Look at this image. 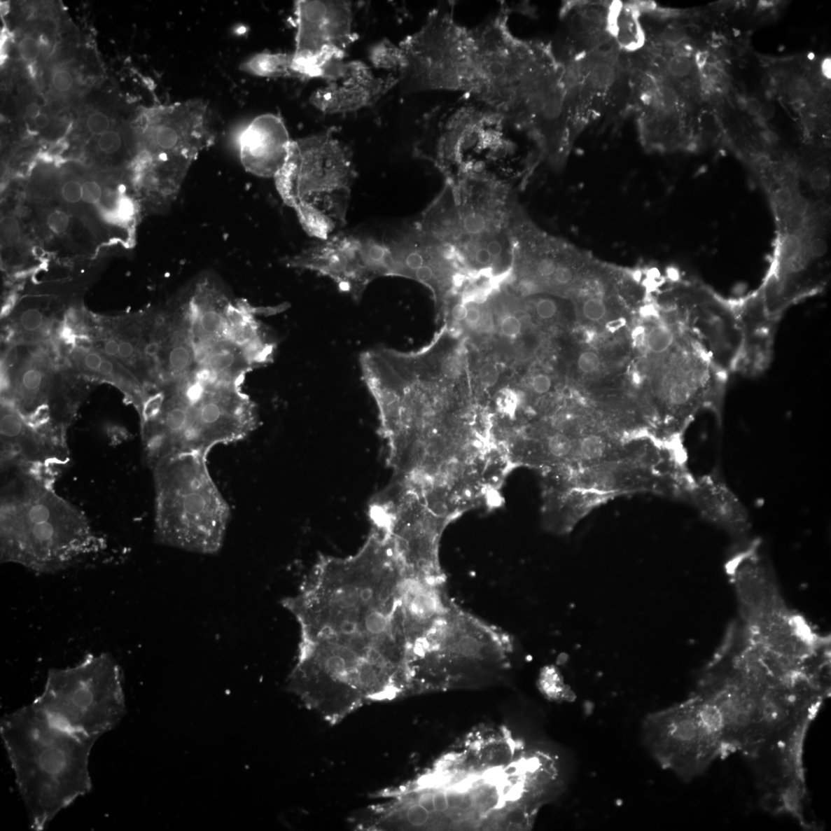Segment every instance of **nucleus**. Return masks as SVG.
Masks as SVG:
<instances>
[{"label": "nucleus", "mask_w": 831, "mask_h": 831, "mask_svg": "<svg viewBox=\"0 0 831 831\" xmlns=\"http://www.w3.org/2000/svg\"><path fill=\"white\" fill-rule=\"evenodd\" d=\"M641 736L659 765L686 782L702 774L725 750L718 714L696 693L648 713L642 722Z\"/></svg>", "instance_id": "f8f14e48"}, {"label": "nucleus", "mask_w": 831, "mask_h": 831, "mask_svg": "<svg viewBox=\"0 0 831 831\" xmlns=\"http://www.w3.org/2000/svg\"><path fill=\"white\" fill-rule=\"evenodd\" d=\"M95 538L83 512L37 480L1 494V561L40 573L63 571L90 552Z\"/></svg>", "instance_id": "423d86ee"}, {"label": "nucleus", "mask_w": 831, "mask_h": 831, "mask_svg": "<svg viewBox=\"0 0 831 831\" xmlns=\"http://www.w3.org/2000/svg\"><path fill=\"white\" fill-rule=\"evenodd\" d=\"M532 387L533 390L538 394L546 393L550 389L551 379L545 375H538L533 377Z\"/></svg>", "instance_id": "79ce46f5"}, {"label": "nucleus", "mask_w": 831, "mask_h": 831, "mask_svg": "<svg viewBox=\"0 0 831 831\" xmlns=\"http://www.w3.org/2000/svg\"><path fill=\"white\" fill-rule=\"evenodd\" d=\"M505 239L500 237L487 238L482 244L493 259H498L505 253Z\"/></svg>", "instance_id": "ea45409f"}, {"label": "nucleus", "mask_w": 831, "mask_h": 831, "mask_svg": "<svg viewBox=\"0 0 831 831\" xmlns=\"http://www.w3.org/2000/svg\"><path fill=\"white\" fill-rule=\"evenodd\" d=\"M207 457L169 456L152 468L155 538L161 545L201 554L222 548L230 509L209 473Z\"/></svg>", "instance_id": "6e6552de"}, {"label": "nucleus", "mask_w": 831, "mask_h": 831, "mask_svg": "<svg viewBox=\"0 0 831 831\" xmlns=\"http://www.w3.org/2000/svg\"><path fill=\"white\" fill-rule=\"evenodd\" d=\"M407 582L391 542L372 528L354 555L321 556L283 601L300 629L287 687L329 724L408 687Z\"/></svg>", "instance_id": "f257e3e1"}, {"label": "nucleus", "mask_w": 831, "mask_h": 831, "mask_svg": "<svg viewBox=\"0 0 831 831\" xmlns=\"http://www.w3.org/2000/svg\"><path fill=\"white\" fill-rule=\"evenodd\" d=\"M499 378V370L496 365L491 363H487L481 367L480 370V379L481 383L485 386H492L498 382Z\"/></svg>", "instance_id": "58836bf2"}, {"label": "nucleus", "mask_w": 831, "mask_h": 831, "mask_svg": "<svg viewBox=\"0 0 831 831\" xmlns=\"http://www.w3.org/2000/svg\"><path fill=\"white\" fill-rule=\"evenodd\" d=\"M33 704L56 725L97 741L127 712L121 667L111 655L101 654L52 669Z\"/></svg>", "instance_id": "9d476101"}, {"label": "nucleus", "mask_w": 831, "mask_h": 831, "mask_svg": "<svg viewBox=\"0 0 831 831\" xmlns=\"http://www.w3.org/2000/svg\"><path fill=\"white\" fill-rule=\"evenodd\" d=\"M601 363L600 357L592 351H586L582 353L579 356L578 365V368L582 372L585 374H592L599 368Z\"/></svg>", "instance_id": "f704fd0d"}, {"label": "nucleus", "mask_w": 831, "mask_h": 831, "mask_svg": "<svg viewBox=\"0 0 831 831\" xmlns=\"http://www.w3.org/2000/svg\"><path fill=\"white\" fill-rule=\"evenodd\" d=\"M445 794L450 809H459L464 802L465 795L462 790L449 788L445 791Z\"/></svg>", "instance_id": "a19ab883"}, {"label": "nucleus", "mask_w": 831, "mask_h": 831, "mask_svg": "<svg viewBox=\"0 0 831 831\" xmlns=\"http://www.w3.org/2000/svg\"><path fill=\"white\" fill-rule=\"evenodd\" d=\"M708 57L709 55L708 52L702 51L697 53L695 59L697 67L700 69H703L706 64H708Z\"/></svg>", "instance_id": "4d7b16f0"}, {"label": "nucleus", "mask_w": 831, "mask_h": 831, "mask_svg": "<svg viewBox=\"0 0 831 831\" xmlns=\"http://www.w3.org/2000/svg\"><path fill=\"white\" fill-rule=\"evenodd\" d=\"M775 114V107L771 104H764L761 106L760 112L757 118L761 122H767L771 120Z\"/></svg>", "instance_id": "de8ad7c7"}, {"label": "nucleus", "mask_w": 831, "mask_h": 831, "mask_svg": "<svg viewBox=\"0 0 831 831\" xmlns=\"http://www.w3.org/2000/svg\"><path fill=\"white\" fill-rule=\"evenodd\" d=\"M287 267L316 272L339 290L360 301L375 279L391 276V256L383 224L342 229L325 239H314L285 260Z\"/></svg>", "instance_id": "ddd939ff"}, {"label": "nucleus", "mask_w": 831, "mask_h": 831, "mask_svg": "<svg viewBox=\"0 0 831 831\" xmlns=\"http://www.w3.org/2000/svg\"><path fill=\"white\" fill-rule=\"evenodd\" d=\"M609 449L604 439L589 435L577 444L573 456L582 462H599L608 455Z\"/></svg>", "instance_id": "a878e982"}, {"label": "nucleus", "mask_w": 831, "mask_h": 831, "mask_svg": "<svg viewBox=\"0 0 831 831\" xmlns=\"http://www.w3.org/2000/svg\"><path fill=\"white\" fill-rule=\"evenodd\" d=\"M41 48L40 41L32 36L23 37L18 45L20 57L28 62L34 61L40 57Z\"/></svg>", "instance_id": "473e14b6"}, {"label": "nucleus", "mask_w": 831, "mask_h": 831, "mask_svg": "<svg viewBox=\"0 0 831 831\" xmlns=\"http://www.w3.org/2000/svg\"><path fill=\"white\" fill-rule=\"evenodd\" d=\"M480 317L481 314L479 309L476 307H470L468 309V314L467 317H466V321H467L468 323L470 325L476 326L480 322Z\"/></svg>", "instance_id": "864d4df0"}, {"label": "nucleus", "mask_w": 831, "mask_h": 831, "mask_svg": "<svg viewBox=\"0 0 831 831\" xmlns=\"http://www.w3.org/2000/svg\"><path fill=\"white\" fill-rule=\"evenodd\" d=\"M137 127L144 167L154 180L174 189L181 188L194 161L216 137L213 111L201 99L146 109Z\"/></svg>", "instance_id": "9b49d317"}, {"label": "nucleus", "mask_w": 831, "mask_h": 831, "mask_svg": "<svg viewBox=\"0 0 831 831\" xmlns=\"http://www.w3.org/2000/svg\"><path fill=\"white\" fill-rule=\"evenodd\" d=\"M49 300L22 301L11 316V327L22 344H34L46 337L55 323V312Z\"/></svg>", "instance_id": "aec40b11"}, {"label": "nucleus", "mask_w": 831, "mask_h": 831, "mask_svg": "<svg viewBox=\"0 0 831 831\" xmlns=\"http://www.w3.org/2000/svg\"><path fill=\"white\" fill-rule=\"evenodd\" d=\"M90 151L96 153L99 159H113L127 152V149L139 153V136L137 133L128 136L127 132L116 127L106 134L92 138L90 142Z\"/></svg>", "instance_id": "5701e85b"}, {"label": "nucleus", "mask_w": 831, "mask_h": 831, "mask_svg": "<svg viewBox=\"0 0 831 831\" xmlns=\"http://www.w3.org/2000/svg\"><path fill=\"white\" fill-rule=\"evenodd\" d=\"M239 69L246 74L262 78L292 77L297 79L293 71V53H256L240 65Z\"/></svg>", "instance_id": "412c9836"}, {"label": "nucleus", "mask_w": 831, "mask_h": 831, "mask_svg": "<svg viewBox=\"0 0 831 831\" xmlns=\"http://www.w3.org/2000/svg\"><path fill=\"white\" fill-rule=\"evenodd\" d=\"M297 33L295 60L328 53L347 54L355 41L353 4L331 0H298L294 3Z\"/></svg>", "instance_id": "2eb2a0df"}, {"label": "nucleus", "mask_w": 831, "mask_h": 831, "mask_svg": "<svg viewBox=\"0 0 831 831\" xmlns=\"http://www.w3.org/2000/svg\"><path fill=\"white\" fill-rule=\"evenodd\" d=\"M401 82L398 74L377 76L363 62L349 61L344 78L314 90L309 103L323 114L354 113L374 106Z\"/></svg>", "instance_id": "dca6fc26"}, {"label": "nucleus", "mask_w": 831, "mask_h": 831, "mask_svg": "<svg viewBox=\"0 0 831 831\" xmlns=\"http://www.w3.org/2000/svg\"><path fill=\"white\" fill-rule=\"evenodd\" d=\"M114 127V121L110 114L102 111H92L83 120L85 133L90 139L99 137L110 131Z\"/></svg>", "instance_id": "cd10ccee"}, {"label": "nucleus", "mask_w": 831, "mask_h": 831, "mask_svg": "<svg viewBox=\"0 0 831 831\" xmlns=\"http://www.w3.org/2000/svg\"><path fill=\"white\" fill-rule=\"evenodd\" d=\"M739 600L743 638L780 656L810 661L830 655V638L815 631L788 607L753 540L729 557L725 566Z\"/></svg>", "instance_id": "1a4fd4ad"}, {"label": "nucleus", "mask_w": 831, "mask_h": 831, "mask_svg": "<svg viewBox=\"0 0 831 831\" xmlns=\"http://www.w3.org/2000/svg\"><path fill=\"white\" fill-rule=\"evenodd\" d=\"M481 331L489 333L494 329V320L491 314L484 313L481 314L480 322L477 324Z\"/></svg>", "instance_id": "09e8293b"}, {"label": "nucleus", "mask_w": 831, "mask_h": 831, "mask_svg": "<svg viewBox=\"0 0 831 831\" xmlns=\"http://www.w3.org/2000/svg\"><path fill=\"white\" fill-rule=\"evenodd\" d=\"M501 328L503 335L514 338L522 332V324L517 317L509 315L502 320Z\"/></svg>", "instance_id": "4c0bfd02"}, {"label": "nucleus", "mask_w": 831, "mask_h": 831, "mask_svg": "<svg viewBox=\"0 0 831 831\" xmlns=\"http://www.w3.org/2000/svg\"><path fill=\"white\" fill-rule=\"evenodd\" d=\"M51 83L53 90L56 92L67 93L74 89L75 79L72 73L67 69L60 67L53 71Z\"/></svg>", "instance_id": "2f4dec72"}, {"label": "nucleus", "mask_w": 831, "mask_h": 831, "mask_svg": "<svg viewBox=\"0 0 831 831\" xmlns=\"http://www.w3.org/2000/svg\"><path fill=\"white\" fill-rule=\"evenodd\" d=\"M821 73L827 80L831 79V59L825 58L821 64Z\"/></svg>", "instance_id": "13d9d810"}, {"label": "nucleus", "mask_w": 831, "mask_h": 831, "mask_svg": "<svg viewBox=\"0 0 831 831\" xmlns=\"http://www.w3.org/2000/svg\"><path fill=\"white\" fill-rule=\"evenodd\" d=\"M33 122L36 129L43 130L49 127L50 118L48 113L42 112Z\"/></svg>", "instance_id": "3c124183"}, {"label": "nucleus", "mask_w": 831, "mask_h": 831, "mask_svg": "<svg viewBox=\"0 0 831 831\" xmlns=\"http://www.w3.org/2000/svg\"><path fill=\"white\" fill-rule=\"evenodd\" d=\"M468 307L463 304L456 305L452 309L454 319L457 321L466 320L468 314Z\"/></svg>", "instance_id": "603ef678"}, {"label": "nucleus", "mask_w": 831, "mask_h": 831, "mask_svg": "<svg viewBox=\"0 0 831 831\" xmlns=\"http://www.w3.org/2000/svg\"><path fill=\"white\" fill-rule=\"evenodd\" d=\"M0 735L31 830H44L91 791L89 762L97 740L56 725L33 703L6 714Z\"/></svg>", "instance_id": "7ed1b4c3"}, {"label": "nucleus", "mask_w": 831, "mask_h": 831, "mask_svg": "<svg viewBox=\"0 0 831 831\" xmlns=\"http://www.w3.org/2000/svg\"><path fill=\"white\" fill-rule=\"evenodd\" d=\"M356 176L351 149L333 131L325 130L293 141L274 178L302 229L321 239L346 228Z\"/></svg>", "instance_id": "0eeeda50"}, {"label": "nucleus", "mask_w": 831, "mask_h": 831, "mask_svg": "<svg viewBox=\"0 0 831 831\" xmlns=\"http://www.w3.org/2000/svg\"><path fill=\"white\" fill-rule=\"evenodd\" d=\"M73 366L81 375L106 380L120 388L136 408L141 410L146 399L143 386L120 363L92 347L76 346L69 356Z\"/></svg>", "instance_id": "6ab92c4d"}, {"label": "nucleus", "mask_w": 831, "mask_h": 831, "mask_svg": "<svg viewBox=\"0 0 831 831\" xmlns=\"http://www.w3.org/2000/svg\"><path fill=\"white\" fill-rule=\"evenodd\" d=\"M664 37L666 42L677 46L685 40V34L680 28L672 27L666 29Z\"/></svg>", "instance_id": "c03bdc74"}, {"label": "nucleus", "mask_w": 831, "mask_h": 831, "mask_svg": "<svg viewBox=\"0 0 831 831\" xmlns=\"http://www.w3.org/2000/svg\"><path fill=\"white\" fill-rule=\"evenodd\" d=\"M139 413L150 468L169 456H207L217 446L247 438L259 425L255 403L234 385L167 386L151 396Z\"/></svg>", "instance_id": "39448f33"}, {"label": "nucleus", "mask_w": 831, "mask_h": 831, "mask_svg": "<svg viewBox=\"0 0 831 831\" xmlns=\"http://www.w3.org/2000/svg\"><path fill=\"white\" fill-rule=\"evenodd\" d=\"M659 302L662 314L694 337L729 375L756 376L773 359L778 323L767 316L757 291L727 298L700 281L668 270Z\"/></svg>", "instance_id": "20e7f679"}, {"label": "nucleus", "mask_w": 831, "mask_h": 831, "mask_svg": "<svg viewBox=\"0 0 831 831\" xmlns=\"http://www.w3.org/2000/svg\"><path fill=\"white\" fill-rule=\"evenodd\" d=\"M422 806L423 809L431 815L435 812L433 804V794L432 792L426 791L423 794L419 795L417 802L415 803Z\"/></svg>", "instance_id": "a18cd8bd"}, {"label": "nucleus", "mask_w": 831, "mask_h": 831, "mask_svg": "<svg viewBox=\"0 0 831 831\" xmlns=\"http://www.w3.org/2000/svg\"><path fill=\"white\" fill-rule=\"evenodd\" d=\"M370 64L376 69H382L386 74H398L405 77L408 62L405 51L399 45L389 40H382L371 46L368 52ZM402 83V82H401Z\"/></svg>", "instance_id": "b1692460"}, {"label": "nucleus", "mask_w": 831, "mask_h": 831, "mask_svg": "<svg viewBox=\"0 0 831 831\" xmlns=\"http://www.w3.org/2000/svg\"><path fill=\"white\" fill-rule=\"evenodd\" d=\"M473 259L478 265L487 266L492 263L493 258L487 251L485 246L482 244H477L475 247V253H473Z\"/></svg>", "instance_id": "37998d69"}, {"label": "nucleus", "mask_w": 831, "mask_h": 831, "mask_svg": "<svg viewBox=\"0 0 831 831\" xmlns=\"http://www.w3.org/2000/svg\"><path fill=\"white\" fill-rule=\"evenodd\" d=\"M557 309V302L553 299L540 298L536 304V312L543 320H549L553 318L556 315Z\"/></svg>", "instance_id": "e433bc0d"}, {"label": "nucleus", "mask_w": 831, "mask_h": 831, "mask_svg": "<svg viewBox=\"0 0 831 831\" xmlns=\"http://www.w3.org/2000/svg\"><path fill=\"white\" fill-rule=\"evenodd\" d=\"M577 444L564 433H556L547 441V450L550 456L563 459L573 455Z\"/></svg>", "instance_id": "c756f323"}, {"label": "nucleus", "mask_w": 831, "mask_h": 831, "mask_svg": "<svg viewBox=\"0 0 831 831\" xmlns=\"http://www.w3.org/2000/svg\"><path fill=\"white\" fill-rule=\"evenodd\" d=\"M462 362L459 357L450 355L442 363V372L444 375L450 379H456L462 374Z\"/></svg>", "instance_id": "c9c22d12"}, {"label": "nucleus", "mask_w": 831, "mask_h": 831, "mask_svg": "<svg viewBox=\"0 0 831 831\" xmlns=\"http://www.w3.org/2000/svg\"><path fill=\"white\" fill-rule=\"evenodd\" d=\"M400 45L408 62L406 90L461 92L523 131L533 130L549 99L562 91L554 62L512 34L506 12L471 29L449 10H435Z\"/></svg>", "instance_id": "f03ea898"}, {"label": "nucleus", "mask_w": 831, "mask_h": 831, "mask_svg": "<svg viewBox=\"0 0 831 831\" xmlns=\"http://www.w3.org/2000/svg\"><path fill=\"white\" fill-rule=\"evenodd\" d=\"M615 71L610 65L600 63L593 67L589 81L595 88L602 90L610 87L615 81Z\"/></svg>", "instance_id": "7c9ffc66"}, {"label": "nucleus", "mask_w": 831, "mask_h": 831, "mask_svg": "<svg viewBox=\"0 0 831 831\" xmlns=\"http://www.w3.org/2000/svg\"><path fill=\"white\" fill-rule=\"evenodd\" d=\"M461 227L465 236L480 238L487 232V221L482 213L473 209L463 214Z\"/></svg>", "instance_id": "c85d7f7f"}, {"label": "nucleus", "mask_w": 831, "mask_h": 831, "mask_svg": "<svg viewBox=\"0 0 831 831\" xmlns=\"http://www.w3.org/2000/svg\"><path fill=\"white\" fill-rule=\"evenodd\" d=\"M1 246L5 251H15L22 244V230L20 221L12 214L1 218Z\"/></svg>", "instance_id": "bb28decb"}, {"label": "nucleus", "mask_w": 831, "mask_h": 831, "mask_svg": "<svg viewBox=\"0 0 831 831\" xmlns=\"http://www.w3.org/2000/svg\"><path fill=\"white\" fill-rule=\"evenodd\" d=\"M692 69V63L688 57L676 55L668 64V71L675 77H685Z\"/></svg>", "instance_id": "72a5a7b5"}, {"label": "nucleus", "mask_w": 831, "mask_h": 831, "mask_svg": "<svg viewBox=\"0 0 831 831\" xmlns=\"http://www.w3.org/2000/svg\"><path fill=\"white\" fill-rule=\"evenodd\" d=\"M42 113V109L37 103H29L26 108V114L31 120H34Z\"/></svg>", "instance_id": "5fc2aeb1"}, {"label": "nucleus", "mask_w": 831, "mask_h": 831, "mask_svg": "<svg viewBox=\"0 0 831 831\" xmlns=\"http://www.w3.org/2000/svg\"><path fill=\"white\" fill-rule=\"evenodd\" d=\"M293 139L281 116L260 115L239 138V154L248 172L260 177H274L288 157Z\"/></svg>", "instance_id": "f3484780"}, {"label": "nucleus", "mask_w": 831, "mask_h": 831, "mask_svg": "<svg viewBox=\"0 0 831 831\" xmlns=\"http://www.w3.org/2000/svg\"><path fill=\"white\" fill-rule=\"evenodd\" d=\"M761 137H762L767 144L771 145L775 144L778 141V135H776L774 132L770 130H764V131L761 132Z\"/></svg>", "instance_id": "6e6d98bb"}, {"label": "nucleus", "mask_w": 831, "mask_h": 831, "mask_svg": "<svg viewBox=\"0 0 831 831\" xmlns=\"http://www.w3.org/2000/svg\"><path fill=\"white\" fill-rule=\"evenodd\" d=\"M761 106H762V104L760 103L759 99L752 97L747 99L744 110H746L750 115L757 116L760 112Z\"/></svg>", "instance_id": "8fccbe9b"}, {"label": "nucleus", "mask_w": 831, "mask_h": 831, "mask_svg": "<svg viewBox=\"0 0 831 831\" xmlns=\"http://www.w3.org/2000/svg\"><path fill=\"white\" fill-rule=\"evenodd\" d=\"M433 794V804L435 811L444 812L449 809L445 790L437 791Z\"/></svg>", "instance_id": "49530a36"}, {"label": "nucleus", "mask_w": 831, "mask_h": 831, "mask_svg": "<svg viewBox=\"0 0 831 831\" xmlns=\"http://www.w3.org/2000/svg\"><path fill=\"white\" fill-rule=\"evenodd\" d=\"M687 501L694 505L706 522L735 538H743L750 529L747 508L718 468L696 478Z\"/></svg>", "instance_id": "a211bd4d"}, {"label": "nucleus", "mask_w": 831, "mask_h": 831, "mask_svg": "<svg viewBox=\"0 0 831 831\" xmlns=\"http://www.w3.org/2000/svg\"><path fill=\"white\" fill-rule=\"evenodd\" d=\"M84 214L93 211H106L108 206V189L102 181L93 176H82Z\"/></svg>", "instance_id": "393cba45"}, {"label": "nucleus", "mask_w": 831, "mask_h": 831, "mask_svg": "<svg viewBox=\"0 0 831 831\" xmlns=\"http://www.w3.org/2000/svg\"><path fill=\"white\" fill-rule=\"evenodd\" d=\"M39 211L41 223L43 230L53 238L68 239L73 238L77 232V215L60 204H53V201L45 200Z\"/></svg>", "instance_id": "4be33fe9"}, {"label": "nucleus", "mask_w": 831, "mask_h": 831, "mask_svg": "<svg viewBox=\"0 0 831 831\" xmlns=\"http://www.w3.org/2000/svg\"><path fill=\"white\" fill-rule=\"evenodd\" d=\"M13 346L4 357L6 386L4 400L10 403L34 429L54 432L48 403L56 370L43 349Z\"/></svg>", "instance_id": "4468645a"}]
</instances>
